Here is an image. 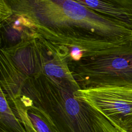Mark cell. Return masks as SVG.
<instances>
[{
    "instance_id": "obj_1",
    "label": "cell",
    "mask_w": 132,
    "mask_h": 132,
    "mask_svg": "<svg viewBox=\"0 0 132 132\" xmlns=\"http://www.w3.org/2000/svg\"><path fill=\"white\" fill-rule=\"evenodd\" d=\"M70 81L41 75L26 87L25 104L41 113L58 132H120L100 112L74 96Z\"/></svg>"
},
{
    "instance_id": "obj_2",
    "label": "cell",
    "mask_w": 132,
    "mask_h": 132,
    "mask_svg": "<svg viewBox=\"0 0 132 132\" xmlns=\"http://www.w3.org/2000/svg\"><path fill=\"white\" fill-rule=\"evenodd\" d=\"M15 16L26 19V27L41 25L97 36L118 44L132 42V31L74 1H13Z\"/></svg>"
},
{
    "instance_id": "obj_3",
    "label": "cell",
    "mask_w": 132,
    "mask_h": 132,
    "mask_svg": "<svg viewBox=\"0 0 132 132\" xmlns=\"http://www.w3.org/2000/svg\"><path fill=\"white\" fill-rule=\"evenodd\" d=\"M74 66L71 72L75 81L90 85L87 88L132 89V42L117 45L104 55L76 63Z\"/></svg>"
},
{
    "instance_id": "obj_4",
    "label": "cell",
    "mask_w": 132,
    "mask_h": 132,
    "mask_svg": "<svg viewBox=\"0 0 132 132\" xmlns=\"http://www.w3.org/2000/svg\"><path fill=\"white\" fill-rule=\"evenodd\" d=\"M74 96L100 112L120 132L132 126V89L95 86L76 90Z\"/></svg>"
},
{
    "instance_id": "obj_5",
    "label": "cell",
    "mask_w": 132,
    "mask_h": 132,
    "mask_svg": "<svg viewBox=\"0 0 132 132\" xmlns=\"http://www.w3.org/2000/svg\"><path fill=\"white\" fill-rule=\"evenodd\" d=\"M132 31V0L77 1Z\"/></svg>"
},
{
    "instance_id": "obj_6",
    "label": "cell",
    "mask_w": 132,
    "mask_h": 132,
    "mask_svg": "<svg viewBox=\"0 0 132 132\" xmlns=\"http://www.w3.org/2000/svg\"><path fill=\"white\" fill-rule=\"evenodd\" d=\"M0 131L2 132H26L24 127L14 113L7 102L2 89L1 91Z\"/></svg>"
},
{
    "instance_id": "obj_7",
    "label": "cell",
    "mask_w": 132,
    "mask_h": 132,
    "mask_svg": "<svg viewBox=\"0 0 132 132\" xmlns=\"http://www.w3.org/2000/svg\"><path fill=\"white\" fill-rule=\"evenodd\" d=\"M23 109L29 121L36 132H58L48 120L32 106L21 102L15 98Z\"/></svg>"
},
{
    "instance_id": "obj_8",
    "label": "cell",
    "mask_w": 132,
    "mask_h": 132,
    "mask_svg": "<svg viewBox=\"0 0 132 132\" xmlns=\"http://www.w3.org/2000/svg\"><path fill=\"white\" fill-rule=\"evenodd\" d=\"M12 109L16 118L24 127L26 132H36L29 121L23 109L18 103H14L12 106ZM0 132H2L1 131Z\"/></svg>"
},
{
    "instance_id": "obj_9",
    "label": "cell",
    "mask_w": 132,
    "mask_h": 132,
    "mask_svg": "<svg viewBox=\"0 0 132 132\" xmlns=\"http://www.w3.org/2000/svg\"><path fill=\"white\" fill-rule=\"evenodd\" d=\"M126 132H132V126L128 129V130Z\"/></svg>"
}]
</instances>
